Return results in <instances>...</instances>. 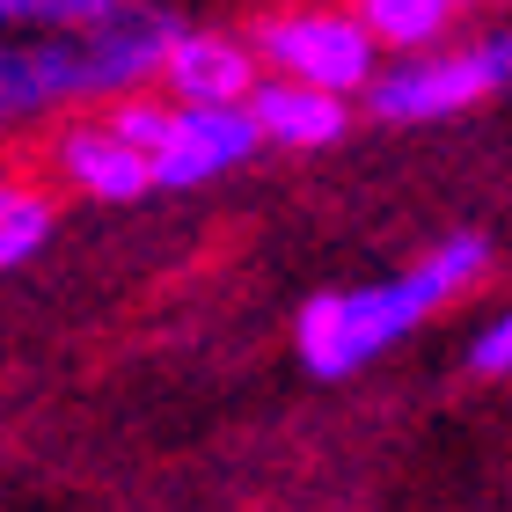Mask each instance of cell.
Segmentation results:
<instances>
[{
  "mask_svg": "<svg viewBox=\"0 0 512 512\" xmlns=\"http://www.w3.org/2000/svg\"><path fill=\"white\" fill-rule=\"evenodd\" d=\"M264 8H286V0H264Z\"/></svg>",
  "mask_w": 512,
  "mask_h": 512,
  "instance_id": "cell-14",
  "label": "cell"
},
{
  "mask_svg": "<svg viewBox=\"0 0 512 512\" xmlns=\"http://www.w3.org/2000/svg\"><path fill=\"white\" fill-rule=\"evenodd\" d=\"M264 132H256L249 103H176L169 139L154 147V191H198V183L235 176L256 161Z\"/></svg>",
  "mask_w": 512,
  "mask_h": 512,
  "instance_id": "cell-5",
  "label": "cell"
},
{
  "mask_svg": "<svg viewBox=\"0 0 512 512\" xmlns=\"http://www.w3.org/2000/svg\"><path fill=\"white\" fill-rule=\"evenodd\" d=\"M454 8H469V0H454Z\"/></svg>",
  "mask_w": 512,
  "mask_h": 512,
  "instance_id": "cell-15",
  "label": "cell"
},
{
  "mask_svg": "<svg viewBox=\"0 0 512 512\" xmlns=\"http://www.w3.org/2000/svg\"><path fill=\"white\" fill-rule=\"evenodd\" d=\"M256 81H264L256 44L227 30H183L161 59V96L169 103H249Z\"/></svg>",
  "mask_w": 512,
  "mask_h": 512,
  "instance_id": "cell-7",
  "label": "cell"
},
{
  "mask_svg": "<svg viewBox=\"0 0 512 512\" xmlns=\"http://www.w3.org/2000/svg\"><path fill=\"white\" fill-rule=\"evenodd\" d=\"M249 44L264 74L330 88V96H366L381 74V37L359 22V8H337V0H286L249 22Z\"/></svg>",
  "mask_w": 512,
  "mask_h": 512,
  "instance_id": "cell-3",
  "label": "cell"
},
{
  "mask_svg": "<svg viewBox=\"0 0 512 512\" xmlns=\"http://www.w3.org/2000/svg\"><path fill=\"white\" fill-rule=\"evenodd\" d=\"M52 176L96 205H132L154 191V161L132 139H118L110 118H66L52 132Z\"/></svg>",
  "mask_w": 512,
  "mask_h": 512,
  "instance_id": "cell-6",
  "label": "cell"
},
{
  "mask_svg": "<svg viewBox=\"0 0 512 512\" xmlns=\"http://www.w3.org/2000/svg\"><path fill=\"white\" fill-rule=\"evenodd\" d=\"M103 118L118 125V139H132V147L154 161V147L169 139V118H176V103H169V96H147V88H132V96H118V103L103 110Z\"/></svg>",
  "mask_w": 512,
  "mask_h": 512,
  "instance_id": "cell-12",
  "label": "cell"
},
{
  "mask_svg": "<svg viewBox=\"0 0 512 512\" xmlns=\"http://www.w3.org/2000/svg\"><path fill=\"white\" fill-rule=\"evenodd\" d=\"M512 88V30H491L461 52H403L388 59L374 88H366V118L381 125H439V118H461L476 110L483 96Z\"/></svg>",
  "mask_w": 512,
  "mask_h": 512,
  "instance_id": "cell-4",
  "label": "cell"
},
{
  "mask_svg": "<svg viewBox=\"0 0 512 512\" xmlns=\"http://www.w3.org/2000/svg\"><path fill=\"white\" fill-rule=\"evenodd\" d=\"M352 8L381 37V52H432L454 22V0H352Z\"/></svg>",
  "mask_w": 512,
  "mask_h": 512,
  "instance_id": "cell-10",
  "label": "cell"
},
{
  "mask_svg": "<svg viewBox=\"0 0 512 512\" xmlns=\"http://www.w3.org/2000/svg\"><path fill=\"white\" fill-rule=\"evenodd\" d=\"M191 30L161 0H125L88 30H0V125L44 118L59 103H118L161 81L169 44Z\"/></svg>",
  "mask_w": 512,
  "mask_h": 512,
  "instance_id": "cell-2",
  "label": "cell"
},
{
  "mask_svg": "<svg viewBox=\"0 0 512 512\" xmlns=\"http://www.w3.org/2000/svg\"><path fill=\"white\" fill-rule=\"evenodd\" d=\"M52 227H59V198L44 191L37 176L0 169V271H22L52 242Z\"/></svg>",
  "mask_w": 512,
  "mask_h": 512,
  "instance_id": "cell-9",
  "label": "cell"
},
{
  "mask_svg": "<svg viewBox=\"0 0 512 512\" xmlns=\"http://www.w3.org/2000/svg\"><path fill=\"white\" fill-rule=\"evenodd\" d=\"M483 271H491V235L461 227V235L432 242L417 264L388 271V278H366V286H337V293L300 300L293 352H300V366H308L315 381H352L374 359H388L403 337H417L439 308H454Z\"/></svg>",
  "mask_w": 512,
  "mask_h": 512,
  "instance_id": "cell-1",
  "label": "cell"
},
{
  "mask_svg": "<svg viewBox=\"0 0 512 512\" xmlns=\"http://www.w3.org/2000/svg\"><path fill=\"white\" fill-rule=\"evenodd\" d=\"M249 118L264 132V147H293V154H315V147H337L352 132V96H330V88H308V81H286V74H264L249 88Z\"/></svg>",
  "mask_w": 512,
  "mask_h": 512,
  "instance_id": "cell-8",
  "label": "cell"
},
{
  "mask_svg": "<svg viewBox=\"0 0 512 512\" xmlns=\"http://www.w3.org/2000/svg\"><path fill=\"white\" fill-rule=\"evenodd\" d=\"M469 374L476 381H512V300L469 337Z\"/></svg>",
  "mask_w": 512,
  "mask_h": 512,
  "instance_id": "cell-13",
  "label": "cell"
},
{
  "mask_svg": "<svg viewBox=\"0 0 512 512\" xmlns=\"http://www.w3.org/2000/svg\"><path fill=\"white\" fill-rule=\"evenodd\" d=\"M125 0H0V30H88Z\"/></svg>",
  "mask_w": 512,
  "mask_h": 512,
  "instance_id": "cell-11",
  "label": "cell"
}]
</instances>
